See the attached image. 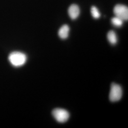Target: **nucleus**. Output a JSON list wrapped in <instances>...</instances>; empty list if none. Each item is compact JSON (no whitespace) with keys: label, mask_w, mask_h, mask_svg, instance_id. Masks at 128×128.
Listing matches in <instances>:
<instances>
[{"label":"nucleus","mask_w":128,"mask_h":128,"mask_svg":"<svg viewBox=\"0 0 128 128\" xmlns=\"http://www.w3.org/2000/svg\"><path fill=\"white\" fill-rule=\"evenodd\" d=\"M122 90L120 86L114 83L112 84L109 94L110 101L113 102L119 101L122 98Z\"/></svg>","instance_id":"nucleus-2"},{"label":"nucleus","mask_w":128,"mask_h":128,"mask_svg":"<svg viewBox=\"0 0 128 128\" xmlns=\"http://www.w3.org/2000/svg\"><path fill=\"white\" fill-rule=\"evenodd\" d=\"M91 13L92 17L94 18H99L100 17V13L96 6H92V7L91 8Z\"/></svg>","instance_id":"nucleus-9"},{"label":"nucleus","mask_w":128,"mask_h":128,"mask_svg":"<svg viewBox=\"0 0 128 128\" xmlns=\"http://www.w3.org/2000/svg\"><path fill=\"white\" fill-rule=\"evenodd\" d=\"M111 22L115 27H120L124 23V20L119 17L115 16L114 17L112 18Z\"/></svg>","instance_id":"nucleus-8"},{"label":"nucleus","mask_w":128,"mask_h":128,"mask_svg":"<svg viewBox=\"0 0 128 128\" xmlns=\"http://www.w3.org/2000/svg\"><path fill=\"white\" fill-rule=\"evenodd\" d=\"M80 10L78 5L73 4L71 5L68 10V13L70 18L72 20H75L78 18L79 16Z\"/></svg>","instance_id":"nucleus-5"},{"label":"nucleus","mask_w":128,"mask_h":128,"mask_svg":"<svg viewBox=\"0 0 128 128\" xmlns=\"http://www.w3.org/2000/svg\"><path fill=\"white\" fill-rule=\"evenodd\" d=\"M52 115L56 121L60 123L66 122L69 118V114L66 110L57 108L52 111Z\"/></svg>","instance_id":"nucleus-3"},{"label":"nucleus","mask_w":128,"mask_h":128,"mask_svg":"<svg viewBox=\"0 0 128 128\" xmlns=\"http://www.w3.org/2000/svg\"><path fill=\"white\" fill-rule=\"evenodd\" d=\"M27 60L26 55L18 51L12 52L8 56L10 63L15 67H20L26 63Z\"/></svg>","instance_id":"nucleus-1"},{"label":"nucleus","mask_w":128,"mask_h":128,"mask_svg":"<svg viewBox=\"0 0 128 128\" xmlns=\"http://www.w3.org/2000/svg\"><path fill=\"white\" fill-rule=\"evenodd\" d=\"M107 39L110 43L112 45H115L117 42V37L114 32L110 30L107 34Z\"/></svg>","instance_id":"nucleus-7"},{"label":"nucleus","mask_w":128,"mask_h":128,"mask_svg":"<svg viewBox=\"0 0 128 128\" xmlns=\"http://www.w3.org/2000/svg\"><path fill=\"white\" fill-rule=\"evenodd\" d=\"M70 28L67 25H64L60 28L58 34L61 39H66L68 37Z\"/></svg>","instance_id":"nucleus-6"},{"label":"nucleus","mask_w":128,"mask_h":128,"mask_svg":"<svg viewBox=\"0 0 128 128\" xmlns=\"http://www.w3.org/2000/svg\"><path fill=\"white\" fill-rule=\"evenodd\" d=\"M114 12L115 16L122 19L123 20H127L128 19V7L122 4L116 5L114 9Z\"/></svg>","instance_id":"nucleus-4"}]
</instances>
